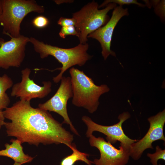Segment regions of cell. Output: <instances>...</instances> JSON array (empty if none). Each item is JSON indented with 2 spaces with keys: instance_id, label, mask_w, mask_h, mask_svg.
Instances as JSON below:
<instances>
[{
  "instance_id": "1",
  "label": "cell",
  "mask_w": 165,
  "mask_h": 165,
  "mask_svg": "<svg viewBox=\"0 0 165 165\" xmlns=\"http://www.w3.org/2000/svg\"><path fill=\"white\" fill-rule=\"evenodd\" d=\"M3 112L11 121L4 125L7 136L16 138L22 143L36 146L40 143L63 144L71 148L73 135L48 111L32 107L30 101L20 100Z\"/></svg>"
},
{
  "instance_id": "2",
  "label": "cell",
  "mask_w": 165,
  "mask_h": 165,
  "mask_svg": "<svg viewBox=\"0 0 165 165\" xmlns=\"http://www.w3.org/2000/svg\"><path fill=\"white\" fill-rule=\"evenodd\" d=\"M29 42L32 44L35 51L39 54L41 58L52 56L62 64V67L58 68L60 72L53 79L56 83L61 81L63 74L68 68L76 65L82 66L93 56L87 52L89 47L87 43H79L74 47L66 49L45 44L32 37L29 38Z\"/></svg>"
},
{
  "instance_id": "3",
  "label": "cell",
  "mask_w": 165,
  "mask_h": 165,
  "mask_svg": "<svg viewBox=\"0 0 165 165\" xmlns=\"http://www.w3.org/2000/svg\"><path fill=\"white\" fill-rule=\"evenodd\" d=\"M69 72L73 95L72 104L76 107L84 108L90 113H94L99 105L100 97L108 92L110 88L106 84L96 85L92 79L83 71L72 67Z\"/></svg>"
},
{
  "instance_id": "4",
  "label": "cell",
  "mask_w": 165,
  "mask_h": 165,
  "mask_svg": "<svg viewBox=\"0 0 165 165\" xmlns=\"http://www.w3.org/2000/svg\"><path fill=\"white\" fill-rule=\"evenodd\" d=\"M2 5L0 24L3 33L11 38L21 35L20 24L28 14L31 12L41 13L45 10L43 6L34 0H2Z\"/></svg>"
},
{
  "instance_id": "5",
  "label": "cell",
  "mask_w": 165,
  "mask_h": 165,
  "mask_svg": "<svg viewBox=\"0 0 165 165\" xmlns=\"http://www.w3.org/2000/svg\"><path fill=\"white\" fill-rule=\"evenodd\" d=\"M116 6L115 4L110 3L104 9L99 10L98 3L93 1L72 13L79 43H87L88 35L108 22L110 19L108 13Z\"/></svg>"
},
{
  "instance_id": "6",
  "label": "cell",
  "mask_w": 165,
  "mask_h": 165,
  "mask_svg": "<svg viewBox=\"0 0 165 165\" xmlns=\"http://www.w3.org/2000/svg\"><path fill=\"white\" fill-rule=\"evenodd\" d=\"M130 117L128 112H124L119 114L118 117L119 122L113 125L106 126L101 125L94 122L89 117L83 116L82 121L87 128L86 134L88 138L92 135L94 131H98L106 136V138L112 144L117 141L120 142V145L130 150L131 145L138 140L133 139L129 138L124 133L122 128L123 123Z\"/></svg>"
},
{
  "instance_id": "7",
  "label": "cell",
  "mask_w": 165,
  "mask_h": 165,
  "mask_svg": "<svg viewBox=\"0 0 165 165\" xmlns=\"http://www.w3.org/2000/svg\"><path fill=\"white\" fill-rule=\"evenodd\" d=\"M148 120L150 127L145 135L141 139L132 144L129 150L130 157L138 160L144 152L148 148L153 149L152 143L159 140L165 141L163 127L165 123V110L156 115L149 117Z\"/></svg>"
},
{
  "instance_id": "8",
  "label": "cell",
  "mask_w": 165,
  "mask_h": 165,
  "mask_svg": "<svg viewBox=\"0 0 165 165\" xmlns=\"http://www.w3.org/2000/svg\"><path fill=\"white\" fill-rule=\"evenodd\" d=\"M61 81L60 86L54 95L45 103L39 104L38 108L56 112L61 116L64 119L63 123L69 125L71 130L79 135L70 121L67 111L68 101L73 95L71 77L63 76Z\"/></svg>"
},
{
  "instance_id": "9",
  "label": "cell",
  "mask_w": 165,
  "mask_h": 165,
  "mask_svg": "<svg viewBox=\"0 0 165 165\" xmlns=\"http://www.w3.org/2000/svg\"><path fill=\"white\" fill-rule=\"evenodd\" d=\"M89 142L91 146L96 148L99 150V159L93 161L95 165H126L130 157L129 150L120 145L119 149L115 148L108 141L102 137L96 138L90 135Z\"/></svg>"
},
{
  "instance_id": "10",
  "label": "cell",
  "mask_w": 165,
  "mask_h": 165,
  "mask_svg": "<svg viewBox=\"0 0 165 165\" xmlns=\"http://www.w3.org/2000/svg\"><path fill=\"white\" fill-rule=\"evenodd\" d=\"M29 38L20 35L5 42L0 38V68L8 69L19 67L25 56V51Z\"/></svg>"
},
{
  "instance_id": "11",
  "label": "cell",
  "mask_w": 165,
  "mask_h": 165,
  "mask_svg": "<svg viewBox=\"0 0 165 165\" xmlns=\"http://www.w3.org/2000/svg\"><path fill=\"white\" fill-rule=\"evenodd\" d=\"M31 72V70L28 68L21 71L22 80L13 84L10 94L11 96L19 97L20 100L30 101L33 98H42L51 92V82L44 81L43 86H39L30 78Z\"/></svg>"
},
{
  "instance_id": "12",
  "label": "cell",
  "mask_w": 165,
  "mask_h": 165,
  "mask_svg": "<svg viewBox=\"0 0 165 165\" xmlns=\"http://www.w3.org/2000/svg\"><path fill=\"white\" fill-rule=\"evenodd\" d=\"M129 15L127 8L124 9L122 6H116L114 9L112 16L108 22L88 36V38L95 39L100 43L102 49V55L104 60L110 55L116 57L115 53L110 49L113 31L121 19Z\"/></svg>"
},
{
  "instance_id": "13",
  "label": "cell",
  "mask_w": 165,
  "mask_h": 165,
  "mask_svg": "<svg viewBox=\"0 0 165 165\" xmlns=\"http://www.w3.org/2000/svg\"><path fill=\"white\" fill-rule=\"evenodd\" d=\"M11 144L5 145V149L0 150V156L9 157L16 162L22 164L31 161L33 158L25 154L23 150L21 141L17 139H12Z\"/></svg>"
},
{
  "instance_id": "14",
  "label": "cell",
  "mask_w": 165,
  "mask_h": 165,
  "mask_svg": "<svg viewBox=\"0 0 165 165\" xmlns=\"http://www.w3.org/2000/svg\"><path fill=\"white\" fill-rule=\"evenodd\" d=\"M70 149L72 151V153L64 158L61 162L60 165H74L78 161L83 162L88 165H92L94 164L93 161L87 158L89 154L79 151L75 144L72 143Z\"/></svg>"
},
{
  "instance_id": "15",
  "label": "cell",
  "mask_w": 165,
  "mask_h": 165,
  "mask_svg": "<svg viewBox=\"0 0 165 165\" xmlns=\"http://www.w3.org/2000/svg\"><path fill=\"white\" fill-rule=\"evenodd\" d=\"M13 82L11 79L7 75H0V110L8 107L10 101L6 90L12 87Z\"/></svg>"
},
{
  "instance_id": "16",
  "label": "cell",
  "mask_w": 165,
  "mask_h": 165,
  "mask_svg": "<svg viewBox=\"0 0 165 165\" xmlns=\"http://www.w3.org/2000/svg\"><path fill=\"white\" fill-rule=\"evenodd\" d=\"M151 6L154 8L156 14L160 17L161 21H165V0H152L150 1Z\"/></svg>"
},
{
  "instance_id": "17",
  "label": "cell",
  "mask_w": 165,
  "mask_h": 165,
  "mask_svg": "<svg viewBox=\"0 0 165 165\" xmlns=\"http://www.w3.org/2000/svg\"><path fill=\"white\" fill-rule=\"evenodd\" d=\"M110 3H114L122 6L123 5L131 4L136 5L141 7H144L145 6V4L138 2L136 0H106L105 1L100 5L99 6L98 8L104 7Z\"/></svg>"
},
{
  "instance_id": "18",
  "label": "cell",
  "mask_w": 165,
  "mask_h": 165,
  "mask_svg": "<svg viewBox=\"0 0 165 165\" xmlns=\"http://www.w3.org/2000/svg\"><path fill=\"white\" fill-rule=\"evenodd\" d=\"M147 156L150 158V162L152 165H158L157 162L159 160L162 159L165 160V149H162L159 146L156 147V152L153 153H148Z\"/></svg>"
},
{
  "instance_id": "19",
  "label": "cell",
  "mask_w": 165,
  "mask_h": 165,
  "mask_svg": "<svg viewBox=\"0 0 165 165\" xmlns=\"http://www.w3.org/2000/svg\"><path fill=\"white\" fill-rule=\"evenodd\" d=\"M59 36L65 38L68 35L78 36V33L75 26H71L62 27L59 33Z\"/></svg>"
},
{
  "instance_id": "20",
  "label": "cell",
  "mask_w": 165,
  "mask_h": 165,
  "mask_svg": "<svg viewBox=\"0 0 165 165\" xmlns=\"http://www.w3.org/2000/svg\"><path fill=\"white\" fill-rule=\"evenodd\" d=\"M49 21L46 17L39 15L36 17L32 21L33 25L35 27L42 28L46 27L49 24Z\"/></svg>"
},
{
  "instance_id": "21",
  "label": "cell",
  "mask_w": 165,
  "mask_h": 165,
  "mask_svg": "<svg viewBox=\"0 0 165 165\" xmlns=\"http://www.w3.org/2000/svg\"><path fill=\"white\" fill-rule=\"evenodd\" d=\"M57 24L62 27L75 26V22L74 19L72 18H67L61 17L58 21Z\"/></svg>"
},
{
  "instance_id": "22",
  "label": "cell",
  "mask_w": 165,
  "mask_h": 165,
  "mask_svg": "<svg viewBox=\"0 0 165 165\" xmlns=\"http://www.w3.org/2000/svg\"><path fill=\"white\" fill-rule=\"evenodd\" d=\"M5 117L3 114L2 110H0V129L4 125L5 122Z\"/></svg>"
},
{
  "instance_id": "23",
  "label": "cell",
  "mask_w": 165,
  "mask_h": 165,
  "mask_svg": "<svg viewBox=\"0 0 165 165\" xmlns=\"http://www.w3.org/2000/svg\"><path fill=\"white\" fill-rule=\"evenodd\" d=\"M54 1L57 4H60L63 3H71L73 2V0H54Z\"/></svg>"
},
{
  "instance_id": "24",
  "label": "cell",
  "mask_w": 165,
  "mask_h": 165,
  "mask_svg": "<svg viewBox=\"0 0 165 165\" xmlns=\"http://www.w3.org/2000/svg\"><path fill=\"white\" fill-rule=\"evenodd\" d=\"M2 12V0H0V17Z\"/></svg>"
},
{
  "instance_id": "25",
  "label": "cell",
  "mask_w": 165,
  "mask_h": 165,
  "mask_svg": "<svg viewBox=\"0 0 165 165\" xmlns=\"http://www.w3.org/2000/svg\"><path fill=\"white\" fill-rule=\"evenodd\" d=\"M22 165L21 163L14 162V163L13 164V165Z\"/></svg>"
}]
</instances>
